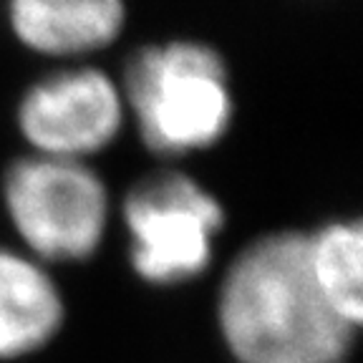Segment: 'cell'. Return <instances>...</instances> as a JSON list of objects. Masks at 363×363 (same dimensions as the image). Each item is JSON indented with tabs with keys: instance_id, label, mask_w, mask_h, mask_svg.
I'll list each match as a JSON object with an SVG mask.
<instances>
[{
	"instance_id": "cell-7",
	"label": "cell",
	"mask_w": 363,
	"mask_h": 363,
	"mask_svg": "<svg viewBox=\"0 0 363 363\" xmlns=\"http://www.w3.org/2000/svg\"><path fill=\"white\" fill-rule=\"evenodd\" d=\"M61 295L35 262L0 250V358L35 351L58 330Z\"/></svg>"
},
{
	"instance_id": "cell-3",
	"label": "cell",
	"mask_w": 363,
	"mask_h": 363,
	"mask_svg": "<svg viewBox=\"0 0 363 363\" xmlns=\"http://www.w3.org/2000/svg\"><path fill=\"white\" fill-rule=\"evenodd\" d=\"M13 225L33 252L48 260H84L106 227V189L81 159H23L6 177Z\"/></svg>"
},
{
	"instance_id": "cell-4",
	"label": "cell",
	"mask_w": 363,
	"mask_h": 363,
	"mask_svg": "<svg viewBox=\"0 0 363 363\" xmlns=\"http://www.w3.org/2000/svg\"><path fill=\"white\" fill-rule=\"evenodd\" d=\"M131 262L144 280L182 283L210 265L225 215L212 194L184 174H157L126 197Z\"/></svg>"
},
{
	"instance_id": "cell-1",
	"label": "cell",
	"mask_w": 363,
	"mask_h": 363,
	"mask_svg": "<svg viewBox=\"0 0 363 363\" xmlns=\"http://www.w3.org/2000/svg\"><path fill=\"white\" fill-rule=\"evenodd\" d=\"M220 320L240 363H340L356 330L318 288L301 233L262 238L235 260Z\"/></svg>"
},
{
	"instance_id": "cell-6",
	"label": "cell",
	"mask_w": 363,
	"mask_h": 363,
	"mask_svg": "<svg viewBox=\"0 0 363 363\" xmlns=\"http://www.w3.org/2000/svg\"><path fill=\"white\" fill-rule=\"evenodd\" d=\"M11 26L33 51L74 56L104 48L124 26L121 0H11Z\"/></svg>"
},
{
	"instance_id": "cell-2",
	"label": "cell",
	"mask_w": 363,
	"mask_h": 363,
	"mask_svg": "<svg viewBox=\"0 0 363 363\" xmlns=\"http://www.w3.org/2000/svg\"><path fill=\"white\" fill-rule=\"evenodd\" d=\"M126 99L147 147L169 157L215 144L233 119L225 63L202 43L136 53L126 68Z\"/></svg>"
},
{
	"instance_id": "cell-8",
	"label": "cell",
	"mask_w": 363,
	"mask_h": 363,
	"mask_svg": "<svg viewBox=\"0 0 363 363\" xmlns=\"http://www.w3.org/2000/svg\"><path fill=\"white\" fill-rule=\"evenodd\" d=\"M311 267L320 293L343 320H363V233L361 222H333L308 235Z\"/></svg>"
},
{
	"instance_id": "cell-5",
	"label": "cell",
	"mask_w": 363,
	"mask_h": 363,
	"mask_svg": "<svg viewBox=\"0 0 363 363\" xmlns=\"http://www.w3.org/2000/svg\"><path fill=\"white\" fill-rule=\"evenodd\" d=\"M121 96L94 68L43 79L21 104V129L45 157L81 159L111 142L121 126Z\"/></svg>"
}]
</instances>
